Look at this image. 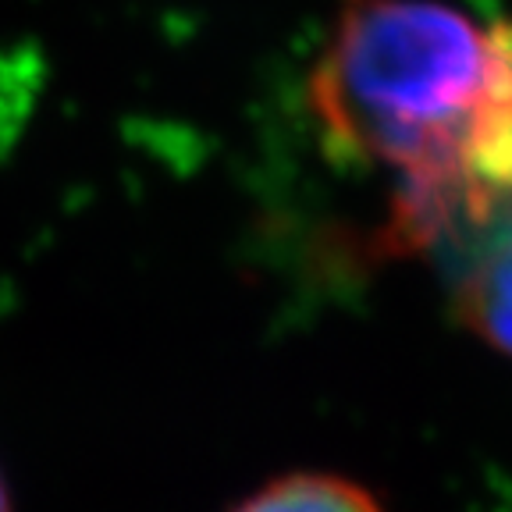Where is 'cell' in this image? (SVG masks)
I'll return each instance as SVG.
<instances>
[{"instance_id":"cell-1","label":"cell","mask_w":512,"mask_h":512,"mask_svg":"<svg viewBox=\"0 0 512 512\" xmlns=\"http://www.w3.org/2000/svg\"><path fill=\"white\" fill-rule=\"evenodd\" d=\"M306 104L345 164L399 178L413 239H477L512 214V57L445 0H342Z\"/></svg>"},{"instance_id":"cell-2","label":"cell","mask_w":512,"mask_h":512,"mask_svg":"<svg viewBox=\"0 0 512 512\" xmlns=\"http://www.w3.org/2000/svg\"><path fill=\"white\" fill-rule=\"evenodd\" d=\"M456 281V310L477 338L512 356V214L473 239Z\"/></svg>"},{"instance_id":"cell-3","label":"cell","mask_w":512,"mask_h":512,"mask_svg":"<svg viewBox=\"0 0 512 512\" xmlns=\"http://www.w3.org/2000/svg\"><path fill=\"white\" fill-rule=\"evenodd\" d=\"M232 512H384L367 488L335 473H288L239 502Z\"/></svg>"},{"instance_id":"cell-4","label":"cell","mask_w":512,"mask_h":512,"mask_svg":"<svg viewBox=\"0 0 512 512\" xmlns=\"http://www.w3.org/2000/svg\"><path fill=\"white\" fill-rule=\"evenodd\" d=\"M0 512H15L11 509V491H8V484H4V473H0Z\"/></svg>"},{"instance_id":"cell-5","label":"cell","mask_w":512,"mask_h":512,"mask_svg":"<svg viewBox=\"0 0 512 512\" xmlns=\"http://www.w3.org/2000/svg\"><path fill=\"white\" fill-rule=\"evenodd\" d=\"M498 32H502V43H505V50H509V57H512V22H502V25H498Z\"/></svg>"}]
</instances>
